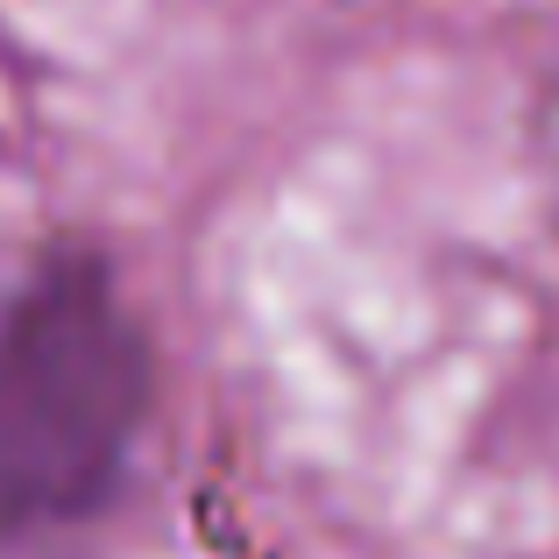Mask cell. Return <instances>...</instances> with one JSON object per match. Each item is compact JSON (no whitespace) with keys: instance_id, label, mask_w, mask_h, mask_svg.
Wrapping results in <instances>:
<instances>
[{"instance_id":"1","label":"cell","mask_w":559,"mask_h":559,"mask_svg":"<svg viewBox=\"0 0 559 559\" xmlns=\"http://www.w3.org/2000/svg\"><path fill=\"white\" fill-rule=\"evenodd\" d=\"M156 361L93 255H57L0 319V538L79 524L121 489Z\"/></svg>"}]
</instances>
